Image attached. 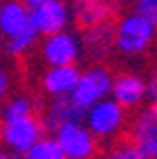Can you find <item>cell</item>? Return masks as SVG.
<instances>
[{
	"mask_svg": "<svg viewBox=\"0 0 157 159\" xmlns=\"http://www.w3.org/2000/svg\"><path fill=\"white\" fill-rule=\"evenodd\" d=\"M22 2L27 5V9H35V7H40L44 2H51V0H22Z\"/></svg>",
	"mask_w": 157,
	"mask_h": 159,
	"instance_id": "obj_22",
	"label": "cell"
},
{
	"mask_svg": "<svg viewBox=\"0 0 157 159\" xmlns=\"http://www.w3.org/2000/svg\"><path fill=\"white\" fill-rule=\"evenodd\" d=\"M82 122L97 142L115 144L128 128V111L122 108L113 97H104L84 111Z\"/></svg>",
	"mask_w": 157,
	"mask_h": 159,
	"instance_id": "obj_2",
	"label": "cell"
},
{
	"mask_svg": "<svg viewBox=\"0 0 157 159\" xmlns=\"http://www.w3.org/2000/svg\"><path fill=\"white\" fill-rule=\"evenodd\" d=\"M117 104L126 111H137L146 104V82L142 75L133 71H124L113 75L111 82V95Z\"/></svg>",
	"mask_w": 157,
	"mask_h": 159,
	"instance_id": "obj_9",
	"label": "cell"
},
{
	"mask_svg": "<svg viewBox=\"0 0 157 159\" xmlns=\"http://www.w3.org/2000/svg\"><path fill=\"white\" fill-rule=\"evenodd\" d=\"M53 139L60 146L64 159H97L100 142L84 126V122H69L53 130Z\"/></svg>",
	"mask_w": 157,
	"mask_h": 159,
	"instance_id": "obj_3",
	"label": "cell"
},
{
	"mask_svg": "<svg viewBox=\"0 0 157 159\" xmlns=\"http://www.w3.org/2000/svg\"><path fill=\"white\" fill-rule=\"evenodd\" d=\"M9 95H11V73L5 66H0V104H2Z\"/></svg>",
	"mask_w": 157,
	"mask_h": 159,
	"instance_id": "obj_21",
	"label": "cell"
},
{
	"mask_svg": "<svg viewBox=\"0 0 157 159\" xmlns=\"http://www.w3.org/2000/svg\"><path fill=\"white\" fill-rule=\"evenodd\" d=\"M29 20H31V27L35 29V33L44 38V35L69 29L71 9L62 0H51V2H44L35 9H29Z\"/></svg>",
	"mask_w": 157,
	"mask_h": 159,
	"instance_id": "obj_8",
	"label": "cell"
},
{
	"mask_svg": "<svg viewBox=\"0 0 157 159\" xmlns=\"http://www.w3.org/2000/svg\"><path fill=\"white\" fill-rule=\"evenodd\" d=\"M111 82H113V75L106 66L91 64L89 69L80 71V77H77V82H75L69 97L82 111H86L95 102H100V99L111 95Z\"/></svg>",
	"mask_w": 157,
	"mask_h": 159,
	"instance_id": "obj_4",
	"label": "cell"
},
{
	"mask_svg": "<svg viewBox=\"0 0 157 159\" xmlns=\"http://www.w3.org/2000/svg\"><path fill=\"white\" fill-rule=\"evenodd\" d=\"M135 11L157 25V0H135Z\"/></svg>",
	"mask_w": 157,
	"mask_h": 159,
	"instance_id": "obj_19",
	"label": "cell"
},
{
	"mask_svg": "<svg viewBox=\"0 0 157 159\" xmlns=\"http://www.w3.org/2000/svg\"><path fill=\"white\" fill-rule=\"evenodd\" d=\"M100 159H150V157H146L140 148H137L135 144H131V142H117Z\"/></svg>",
	"mask_w": 157,
	"mask_h": 159,
	"instance_id": "obj_18",
	"label": "cell"
},
{
	"mask_svg": "<svg viewBox=\"0 0 157 159\" xmlns=\"http://www.w3.org/2000/svg\"><path fill=\"white\" fill-rule=\"evenodd\" d=\"M109 2H120V0H109Z\"/></svg>",
	"mask_w": 157,
	"mask_h": 159,
	"instance_id": "obj_25",
	"label": "cell"
},
{
	"mask_svg": "<svg viewBox=\"0 0 157 159\" xmlns=\"http://www.w3.org/2000/svg\"><path fill=\"white\" fill-rule=\"evenodd\" d=\"M157 42V25L146 16L131 11L113 25V49L124 57H142Z\"/></svg>",
	"mask_w": 157,
	"mask_h": 159,
	"instance_id": "obj_1",
	"label": "cell"
},
{
	"mask_svg": "<svg viewBox=\"0 0 157 159\" xmlns=\"http://www.w3.org/2000/svg\"><path fill=\"white\" fill-rule=\"evenodd\" d=\"M31 115H35V99L27 93L9 95L0 104V122H16V119H25Z\"/></svg>",
	"mask_w": 157,
	"mask_h": 159,
	"instance_id": "obj_15",
	"label": "cell"
},
{
	"mask_svg": "<svg viewBox=\"0 0 157 159\" xmlns=\"http://www.w3.org/2000/svg\"><path fill=\"white\" fill-rule=\"evenodd\" d=\"M38 42H40V35L35 33L33 27H27L20 33L5 38V53L11 55V57H25L38 47Z\"/></svg>",
	"mask_w": 157,
	"mask_h": 159,
	"instance_id": "obj_16",
	"label": "cell"
},
{
	"mask_svg": "<svg viewBox=\"0 0 157 159\" xmlns=\"http://www.w3.org/2000/svg\"><path fill=\"white\" fill-rule=\"evenodd\" d=\"M128 142L135 144L146 157L157 159V104L137 108L128 124Z\"/></svg>",
	"mask_w": 157,
	"mask_h": 159,
	"instance_id": "obj_7",
	"label": "cell"
},
{
	"mask_svg": "<svg viewBox=\"0 0 157 159\" xmlns=\"http://www.w3.org/2000/svg\"><path fill=\"white\" fill-rule=\"evenodd\" d=\"M80 40H82V49H86L89 53L100 57L113 47V25L111 22H100V25L86 27V33Z\"/></svg>",
	"mask_w": 157,
	"mask_h": 159,
	"instance_id": "obj_14",
	"label": "cell"
},
{
	"mask_svg": "<svg viewBox=\"0 0 157 159\" xmlns=\"http://www.w3.org/2000/svg\"><path fill=\"white\" fill-rule=\"evenodd\" d=\"M31 27L29 9L22 0H0V33L2 38H11L16 33Z\"/></svg>",
	"mask_w": 157,
	"mask_h": 159,
	"instance_id": "obj_12",
	"label": "cell"
},
{
	"mask_svg": "<svg viewBox=\"0 0 157 159\" xmlns=\"http://www.w3.org/2000/svg\"><path fill=\"white\" fill-rule=\"evenodd\" d=\"M0 159H16V155H11L7 148H2V146H0Z\"/></svg>",
	"mask_w": 157,
	"mask_h": 159,
	"instance_id": "obj_23",
	"label": "cell"
},
{
	"mask_svg": "<svg viewBox=\"0 0 157 159\" xmlns=\"http://www.w3.org/2000/svg\"><path fill=\"white\" fill-rule=\"evenodd\" d=\"M120 2H109V0H77L75 2V20L80 22L84 29L109 22L113 13L117 11Z\"/></svg>",
	"mask_w": 157,
	"mask_h": 159,
	"instance_id": "obj_13",
	"label": "cell"
},
{
	"mask_svg": "<svg viewBox=\"0 0 157 159\" xmlns=\"http://www.w3.org/2000/svg\"><path fill=\"white\" fill-rule=\"evenodd\" d=\"M77 77L80 69L77 64H62V66H47L42 73V91L53 99V97H69Z\"/></svg>",
	"mask_w": 157,
	"mask_h": 159,
	"instance_id": "obj_10",
	"label": "cell"
},
{
	"mask_svg": "<svg viewBox=\"0 0 157 159\" xmlns=\"http://www.w3.org/2000/svg\"><path fill=\"white\" fill-rule=\"evenodd\" d=\"M82 115H84V111L71 97H53L40 119H42L44 128L55 130L58 126H64L69 122H82Z\"/></svg>",
	"mask_w": 157,
	"mask_h": 159,
	"instance_id": "obj_11",
	"label": "cell"
},
{
	"mask_svg": "<svg viewBox=\"0 0 157 159\" xmlns=\"http://www.w3.org/2000/svg\"><path fill=\"white\" fill-rule=\"evenodd\" d=\"M82 40L73 31L64 29L51 35H44L40 42V60L47 66H62L77 64L82 57Z\"/></svg>",
	"mask_w": 157,
	"mask_h": 159,
	"instance_id": "obj_5",
	"label": "cell"
},
{
	"mask_svg": "<svg viewBox=\"0 0 157 159\" xmlns=\"http://www.w3.org/2000/svg\"><path fill=\"white\" fill-rule=\"evenodd\" d=\"M144 82H146V102L157 104V66L148 73V77H144Z\"/></svg>",
	"mask_w": 157,
	"mask_h": 159,
	"instance_id": "obj_20",
	"label": "cell"
},
{
	"mask_svg": "<svg viewBox=\"0 0 157 159\" xmlns=\"http://www.w3.org/2000/svg\"><path fill=\"white\" fill-rule=\"evenodd\" d=\"M20 159H64V155L53 139V135H42L33 146H29L20 155Z\"/></svg>",
	"mask_w": 157,
	"mask_h": 159,
	"instance_id": "obj_17",
	"label": "cell"
},
{
	"mask_svg": "<svg viewBox=\"0 0 157 159\" xmlns=\"http://www.w3.org/2000/svg\"><path fill=\"white\" fill-rule=\"evenodd\" d=\"M5 53V38H2V33H0V55Z\"/></svg>",
	"mask_w": 157,
	"mask_h": 159,
	"instance_id": "obj_24",
	"label": "cell"
},
{
	"mask_svg": "<svg viewBox=\"0 0 157 159\" xmlns=\"http://www.w3.org/2000/svg\"><path fill=\"white\" fill-rule=\"evenodd\" d=\"M44 124L38 115L16 119V122H0V146L11 155L20 157L29 146H33L44 135Z\"/></svg>",
	"mask_w": 157,
	"mask_h": 159,
	"instance_id": "obj_6",
	"label": "cell"
}]
</instances>
